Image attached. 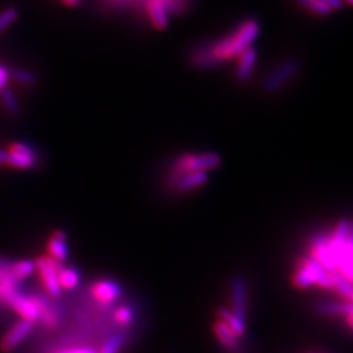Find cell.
Masks as SVG:
<instances>
[{
  "label": "cell",
  "mask_w": 353,
  "mask_h": 353,
  "mask_svg": "<svg viewBox=\"0 0 353 353\" xmlns=\"http://www.w3.org/2000/svg\"><path fill=\"white\" fill-rule=\"evenodd\" d=\"M347 3H350V4H351V3H352V0H347Z\"/></svg>",
  "instance_id": "32"
},
{
  "label": "cell",
  "mask_w": 353,
  "mask_h": 353,
  "mask_svg": "<svg viewBox=\"0 0 353 353\" xmlns=\"http://www.w3.org/2000/svg\"><path fill=\"white\" fill-rule=\"evenodd\" d=\"M91 292L93 299L104 305L116 302L122 295V290L117 283L110 281V280L96 281L92 287Z\"/></svg>",
  "instance_id": "7"
},
{
  "label": "cell",
  "mask_w": 353,
  "mask_h": 353,
  "mask_svg": "<svg viewBox=\"0 0 353 353\" xmlns=\"http://www.w3.org/2000/svg\"><path fill=\"white\" fill-rule=\"evenodd\" d=\"M173 186L180 193L193 191L206 184L208 181V173H180L173 174Z\"/></svg>",
  "instance_id": "8"
},
{
  "label": "cell",
  "mask_w": 353,
  "mask_h": 353,
  "mask_svg": "<svg viewBox=\"0 0 353 353\" xmlns=\"http://www.w3.org/2000/svg\"><path fill=\"white\" fill-rule=\"evenodd\" d=\"M37 299H39V323L46 328H55L59 325L58 310L42 296H37Z\"/></svg>",
  "instance_id": "14"
},
{
  "label": "cell",
  "mask_w": 353,
  "mask_h": 353,
  "mask_svg": "<svg viewBox=\"0 0 353 353\" xmlns=\"http://www.w3.org/2000/svg\"><path fill=\"white\" fill-rule=\"evenodd\" d=\"M67 6H76L80 0H62Z\"/></svg>",
  "instance_id": "31"
},
{
  "label": "cell",
  "mask_w": 353,
  "mask_h": 353,
  "mask_svg": "<svg viewBox=\"0 0 353 353\" xmlns=\"http://www.w3.org/2000/svg\"><path fill=\"white\" fill-rule=\"evenodd\" d=\"M213 332L226 350L235 351L238 348V338L235 336V332L226 326V323H224L220 319L213 323Z\"/></svg>",
  "instance_id": "15"
},
{
  "label": "cell",
  "mask_w": 353,
  "mask_h": 353,
  "mask_svg": "<svg viewBox=\"0 0 353 353\" xmlns=\"http://www.w3.org/2000/svg\"><path fill=\"white\" fill-rule=\"evenodd\" d=\"M0 92H1L0 93L1 104L4 106L6 111L10 113L11 116H17L20 113V105H19V101H17L14 93L8 88H4Z\"/></svg>",
  "instance_id": "21"
},
{
  "label": "cell",
  "mask_w": 353,
  "mask_h": 353,
  "mask_svg": "<svg viewBox=\"0 0 353 353\" xmlns=\"http://www.w3.org/2000/svg\"><path fill=\"white\" fill-rule=\"evenodd\" d=\"M34 266L47 295L50 297H58L62 290L58 280V271L61 264L52 259L49 255H43L34 261Z\"/></svg>",
  "instance_id": "4"
},
{
  "label": "cell",
  "mask_w": 353,
  "mask_h": 353,
  "mask_svg": "<svg viewBox=\"0 0 353 353\" xmlns=\"http://www.w3.org/2000/svg\"><path fill=\"white\" fill-rule=\"evenodd\" d=\"M6 160H7V151L0 149V165H6Z\"/></svg>",
  "instance_id": "30"
},
{
  "label": "cell",
  "mask_w": 353,
  "mask_h": 353,
  "mask_svg": "<svg viewBox=\"0 0 353 353\" xmlns=\"http://www.w3.org/2000/svg\"><path fill=\"white\" fill-rule=\"evenodd\" d=\"M56 353H97V351L91 350V348H75V350H67V351H61Z\"/></svg>",
  "instance_id": "29"
},
{
  "label": "cell",
  "mask_w": 353,
  "mask_h": 353,
  "mask_svg": "<svg viewBox=\"0 0 353 353\" xmlns=\"http://www.w3.org/2000/svg\"><path fill=\"white\" fill-rule=\"evenodd\" d=\"M334 272H328L313 258L301 259L297 271L292 277L293 286L299 289H306L312 286H318L323 289H332Z\"/></svg>",
  "instance_id": "2"
},
{
  "label": "cell",
  "mask_w": 353,
  "mask_h": 353,
  "mask_svg": "<svg viewBox=\"0 0 353 353\" xmlns=\"http://www.w3.org/2000/svg\"><path fill=\"white\" fill-rule=\"evenodd\" d=\"M238 63L235 69V78L238 81H246L257 65V52L253 47H248L245 52H241L238 56Z\"/></svg>",
  "instance_id": "11"
},
{
  "label": "cell",
  "mask_w": 353,
  "mask_h": 353,
  "mask_svg": "<svg viewBox=\"0 0 353 353\" xmlns=\"http://www.w3.org/2000/svg\"><path fill=\"white\" fill-rule=\"evenodd\" d=\"M246 286L242 279H237L232 287V303L233 310H231L235 315L241 318H246Z\"/></svg>",
  "instance_id": "13"
},
{
  "label": "cell",
  "mask_w": 353,
  "mask_h": 353,
  "mask_svg": "<svg viewBox=\"0 0 353 353\" xmlns=\"http://www.w3.org/2000/svg\"><path fill=\"white\" fill-rule=\"evenodd\" d=\"M259 34V24L254 20L245 21L238 26L233 33L222 41L211 45L204 52H199L195 56L196 63L209 65L211 63H219L224 61L235 59L241 52L251 47V43Z\"/></svg>",
  "instance_id": "1"
},
{
  "label": "cell",
  "mask_w": 353,
  "mask_h": 353,
  "mask_svg": "<svg viewBox=\"0 0 353 353\" xmlns=\"http://www.w3.org/2000/svg\"><path fill=\"white\" fill-rule=\"evenodd\" d=\"M65 233L62 231H56L52 233L47 242V255L59 264L68 258V246L65 242Z\"/></svg>",
  "instance_id": "10"
},
{
  "label": "cell",
  "mask_w": 353,
  "mask_h": 353,
  "mask_svg": "<svg viewBox=\"0 0 353 353\" xmlns=\"http://www.w3.org/2000/svg\"><path fill=\"white\" fill-rule=\"evenodd\" d=\"M219 317H220V321H222L224 323H226V326L229 327L235 332L237 338H241V336L245 335L246 325H245V319L244 318L235 315L231 310L224 309V308L219 310Z\"/></svg>",
  "instance_id": "17"
},
{
  "label": "cell",
  "mask_w": 353,
  "mask_h": 353,
  "mask_svg": "<svg viewBox=\"0 0 353 353\" xmlns=\"http://www.w3.org/2000/svg\"><path fill=\"white\" fill-rule=\"evenodd\" d=\"M300 6L305 7L306 10H309L310 12L319 14V16H327L332 12L328 7H326L323 3H321L319 0H296Z\"/></svg>",
  "instance_id": "23"
},
{
  "label": "cell",
  "mask_w": 353,
  "mask_h": 353,
  "mask_svg": "<svg viewBox=\"0 0 353 353\" xmlns=\"http://www.w3.org/2000/svg\"><path fill=\"white\" fill-rule=\"evenodd\" d=\"M297 71V63L288 62L280 65L277 69H275L274 74L266 80V88L268 91L279 89L287 80L293 76V74Z\"/></svg>",
  "instance_id": "12"
},
{
  "label": "cell",
  "mask_w": 353,
  "mask_h": 353,
  "mask_svg": "<svg viewBox=\"0 0 353 353\" xmlns=\"http://www.w3.org/2000/svg\"><path fill=\"white\" fill-rule=\"evenodd\" d=\"M8 80H10V69L0 65V91L7 87Z\"/></svg>",
  "instance_id": "27"
},
{
  "label": "cell",
  "mask_w": 353,
  "mask_h": 353,
  "mask_svg": "<svg viewBox=\"0 0 353 353\" xmlns=\"http://www.w3.org/2000/svg\"><path fill=\"white\" fill-rule=\"evenodd\" d=\"M8 306H11L13 312L17 314L21 319L32 322V323L39 322V308L37 295L26 296L23 293H17L8 303Z\"/></svg>",
  "instance_id": "5"
},
{
  "label": "cell",
  "mask_w": 353,
  "mask_h": 353,
  "mask_svg": "<svg viewBox=\"0 0 353 353\" xmlns=\"http://www.w3.org/2000/svg\"><path fill=\"white\" fill-rule=\"evenodd\" d=\"M17 16H19V13H17L16 10H13V8L6 10V11H3V12L0 13V33H1L6 28H8V26L11 25L13 21L17 19Z\"/></svg>",
  "instance_id": "26"
},
{
  "label": "cell",
  "mask_w": 353,
  "mask_h": 353,
  "mask_svg": "<svg viewBox=\"0 0 353 353\" xmlns=\"http://www.w3.org/2000/svg\"><path fill=\"white\" fill-rule=\"evenodd\" d=\"M122 345H123V336L114 335L105 341L104 347L101 348L100 352L97 353H118Z\"/></svg>",
  "instance_id": "24"
},
{
  "label": "cell",
  "mask_w": 353,
  "mask_h": 353,
  "mask_svg": "<svg viewBox=\"0 0 353 353\" xmlns=\"http://www.w3.org/2000/svg\"><path fill=\"white\" fill-rule=\"evenodd\" d=\"M319 1L323 3L331 11H338L344 4V0H319Z\"/></svg>",
  "instance_id": "28"
},
{
  "label": "cell",
  "mask_w": 353,
  "mask_h": 353,
  "mask_svg": "<svg viewBox=\"0 0 353 353\" xmlns=\"http://www.w3.org/2000/svg\"><path fill=\"white\" fill-rule=\"evenodd\" d=\"M32 322H28L24 319H20L17 323H14L7 334L0 340V350L3 352H11L14 348H17L24 340L28 338V335L32 332L33 328Z\"/></svg>",
  "instance_id": "6"
},
{
  "label": "cell",
  "mask_w": 353,
  "mask_h": 353,
  "mask_svg": "<svg viewBox=\"0 0 353 353\" xmlns=\"http://www.w3.org/2000/svg\"><path fill=\"white\" fill-rule=\"evenodd\" d=\"M114 319L119 325L126 326V325L131 323V321H132V310L129 306H120V308H118L116 313H114Z\"/></svg>",
  "instance_id": "25"
},
{
  "label": "cell",
  "mask_w": 353,
  "mask_h": 353,
  "mask_svg": "<svg viewBox=\"0 0 353 353\" xmlns=\"http://www.w3.org/2000/svg\"><path fill=\"white\" fill-rule=\"evenodd\" d=\"M34 271H36V266H34V261H14L8 266V272L19 283L26 277H29Z\"/></svg>",
  "instance_id": "18"
},
{
  "label": "cell",
  "mask_w": 353,
  "mask_h": 353,
  "mask_svg": "<svg viewBox=\"0 0 353 353\" xmlns=\"http://www.w3.org/2000/svg\"><path fill=\"white\" fill-rule=\"evenodd\" d=\"M147 14L152 25L156 29H164L169 23V8L164 0H147Z\"/></svg>",
  "instance_id": "9"
},
{
  "label": "cell",
  "mask_w": 353,
  "mask_h": 353,
  "mask_svg": "<svg viewBox=\"0 0 353 353\" xmlns=\"http://www.w3.org/2000/svg\"><path fill=\"white\" fill-rule=\"evenodd\" d=\"M332 280H334L332 290H335L345 302H352V286H351V281H348L347 279L340 276L338 272H334Z\"/></svg>",
  "instance_id": "20"
},
{
  "label": "cell",
  "mask_w": 353,
  "mask_h": 353,
  "mask_svg": "<svg viewBox=\"0 0 353 353\" xmlns=\"http://www.w3.org/2000/svg\"><path fill=\"white\" fill-rule=\"evenodd\" d=\"M58 280H59V286L62 289H74L78 286L80 283V275L75 268L71 267H59L58 271Z\"/></svg>",
  "instance_id": "19"
},
{
  "label": "cell",
  "mask_w": 353,
  "mask_h": 353,
  "mask_svg": "<svg viewBox=\"0 0 353 353\" xmlns=\"http://www.w3.org/2000/svg\"><path fill=\"white\" fill-rule=\"evenodd\" d=\"M222 164V158L217 153H197L180 157L173 167V174L180 173H208L216 169Z\"/></svg>",
  "instance_id": "3"
},
{
  "label": "cell",
  "mask_w": 353,
  "mask_h": 353,
  "mask_svg": "<svg viewBox=\"0 0 353 353\" xmlns=\"http://www.w3.org/2000/svg\"><path fill=\"white\" fill-rule=\"evenodd\" d=\"M39 155H24L7 149L6 165L16 169H30L39 164Z\"/></svg>",
  "instance_id": "16"
},
{
  "label": "cell",
  "mask_w": 353,
  "mask_h": 353,
  "mask_svg": "<svg viewBox=\"0 0 353 353\" xmlns=\"http://www.w3.org/2000/svg\"><path fill=\"white\" fill-rule=\"evenodd\" d=\"M10 78H13L16 83H19L24 87H33L37 84L36 75L28 69H23V68L10 71Z\"/></svg>",
  "instance_id": "22"
}]
</instances>
